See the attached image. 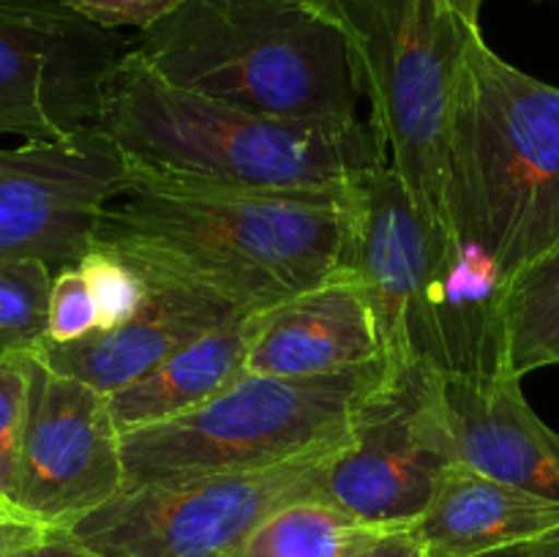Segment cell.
I'll return each mask as SVG.
<instances>
[{
	"instance_id": "6da1fadb",
	"label": "cell",
	"mask_w": 559,
	"mask_h": 557,
	"mask_svg": "<svg viewBox=\"0 0 559 557\" xmlns=\"http://www.w3.org/2000/svg\"><path fill=\"white\" fill-rule=\"evenodd\" d=\"M96 244L142 276L265 311L342 268L344 194L238 189L129 162Z\"/></svg>"
},
{
	"instance_id": "7a4b0ae2",
	"label": "cell",
	"mask_w": 559,
	"mask_h": 557,
	"mask_svg": "<svg viewBox=\"0 0 559 557\" xmlns=\"http://www.w3.org/2000/svg\"><path fill=\"white\" fill-rule=\"evenodd\" d=\"M126 158L158 173L284 194H344L388 164L374 126L289 120L164 80L134 47L115 69L102 120Z\"/></svg>"
},
{
	"instance_id": "3957f363",
	"label": "cell",
	"mask_w": 559,
	"mask_h": 557,
	"mask_svg": "<svg viewBox=\"0 0 559 557\" xmlns=\"http://www.w3.org/2000/svg\"><path fill=\"white\" fill-rule=\"evenodd\" d=\"M448 211L508 282L559 249V87L469 36L448 129Z\"/></svg>"
},
{
	"instance_id": "277c9868",
	"label": "cell",
	"mask_w": 559,
	"mask_h": 557,
	"mask_svg": "<svg viewBox=\"0 0 559 557\" xmlns=\"http://www.w3.org/2000/svg\"><path fill=\"white\" fill-rule=\"evenodd\" d=\"M136 52L173 85L289 120H355L344 33L311 0H183Z\"/></svg>"
},
{
	"instance_id": "5b68a950",
	"label": "cell",
	"mask_w": 559,
	"mask_h": 557,
	"mask_svg": "<svg viewBox=\"0 0 559 557\" xmlns=\"http://www.w3.org/2000/svg\"><path fill=\"white\" fill-rule=\"evenodd\" d=\"M349 44L369 123L420 216L459 238L448 211V129L469 25L451 0H311Z\"/></svg>"
},
{
	"instance_id": "8992f818",
	"label": "cell",
	"mask_w": 559,
	"mask_h": 557,
	"mask_svg": "<svg viewBox=\"0 0 559 557\" xmlns=\"http://www.w3.org/2000/svg\"><path fill=\"white\" fill-rule=\"evenodd\" d=\"M385 360L314 377L249 375L183 415L120 435L126 489L227 470L271 467L353 440Z\"/></svg>"
},
{
	"instance_id": "52a82bcc",
	"label": "cell",
	"mask_w": 559,
	"mask_h": 557,
	"mask_svg": "<svg viewBox=\"0 0 559 557\" xmlns=\"http://www.w3.org/2000/svg\"><path fill=\"white\" fill-rule=\"evenodd\" d=\"M344 446L271 467L126 489L58 533L104 557H240L278 508L322 497L328 462Z\"/></svg>"
},
{
	"instance_id": "ba28073f",
	"label": "cell",
	"mask_w": 559,
	"mask_h": 557,
	"mask_svg": "<svg viewBox=\"0 0 559 557\" xmlns=\"http://www.w3.org/2000/svg\"><path fill=\"white\" fill-rule=\"evenodd\" d=\"M456 462L442 375L413 364L388 371L380 391L364 404L353 440L328 462L322 500L382 528L415 524Z\"/></svg>"
},
{
	"instance_id": "9c48e42d",
	"label": "cell",
	"mask_w": 559,
	"mask_h": 557,
	"mask_svg": "<svg viewBox=\"0 0 559 557\" xmlns=\"http://www.w3.org/2000/svg\"><path fill=\"white\" fill-rule=\"evenodd\" d=\"M131 47L55 0H0V134L63 142L98 126Z\"/></svg>"
},
{
	"instance_id": "30bf717a",
	"label": "cell",
	"mask_w": 559,
	"mask_h": 557,
	"mask_svg": "<svg viewBox=\"0 0 559 557\" xmlns=\"http://www.w3.org/2000/svg\"><path fill=\"white\" fill-rule=\"evenodd\" d=\"M126 169L129 158L102 126L63 142L0 147V257H33L52 273L76 265Z\"/></svg>"
},
{
	"instance_id": "8fae6325",
	"label": "cell",
	"mask_w": 559,
	"mask_h": 557,
	"mask_svg": "<svg viewBox=\"0 0 559 557\" xmlns=\"http://www.w3.org/2000/svg\"><path fill=\"white\" fill-rule=\"evenodd\" d=\"M123 484V448L109 396L58 375L38 355L14 511L58 533L118 497Z\"/></svg>"
},
{
	"instance_id": "7c38bea8",
	"label": "cell",
	"mask_w": 559,
	"mask_h": 557,
	"mask_svg": "<svg viewBox=\"0 0 559 557\" xmlns=\"http://www.w3.org/2000/svg\"><path fill=\"white\" fill-rule=\"evenodd\" d=\"M385 360L374 309L353 271L265 309L251 344L249 375L314 377Z\"/></svg>"
},
{
	"instance_id": "4fadbf2b",
	"label": "cell",
	"mask_w": 559,
	"mask_h": 557,
	"mask_svg": "<svg viewBox=\"0 0 559 557\" xmlns=\"http://www.w3.org/2000/svg\"><path fill=\"white\" fill-rule=\"evenodd\" d=\"M459 462L559 502V431L533 410L522 377L442 375Z\"/></svg>"
},
{
	"instance_id": "5bb4252c",
	"label": "cell",
	"mask_w": 559,
	"mask_h": 557,
	"mask_svg": "<svg viewBox=\"0 0 559 557\" xmlns=\"http://www.w3.org/2000/svg\"><path fill=\"white\" fill-rule=\"evenodd\" d=\"M147 287L151 293L136 317L112 331L87 333L76 342L41 344L38 355L44 364L58 375L115 393L156 369L191 339L243 315H254L178 282L147 278Z\"/></svg>"
},
{
	"instance_id": "9a60e30c",
	"label": "cell",
	"mask_w": 559,
	"mask_h": 557,
	"mask_svg": "<svg viewBox=\"0 0 559 557\" xmlns=\"http://www.w3.org/2000/svg\"><path fill=\"white\" fill-rule=\"evenodd\" d=\"M415 528L429 557H480L557 535L559 502L456 462Z\"/></svg>"
},
{
	"instance_id": "2e32d148",
	"label": "cell",
	"mask_w": 559,
	"mask_h": 557,
	"mask_svg": "<svg viewBox=\"0 0 559 557\" xmlns=\"http://www.w3.org/2000/svg\"><path fill=\"white\" fill-rule=\"evenodd\" d=\"M262 315H243L191 339L131 386L107 393L120 435L200 407L246 375Z\"/></svg>"
},
{
	"instance_id": "e0dca14e",
	"label": "cell",
	"mask_w": 559,
	"mask_h": 557,
	"mask_svg": "<svg viewBox=\"0 0 559 557\" xmlns=\"http://www.w3.org/2000/svg\"><path fill=\"white\" fill-rule=\"evenodd\" d=\"M385 530L391 528L364 522L331 500L306 497L267 517L240 557H347Z\"/></svg>"
},
{
	"instance_id": "ac0fdd59",
	"label": "cell",
	"mask_w": 559,
	"mask_h": 557,
	"mask_svg": "<svg viewBox=\"0 0 559 557\" xmlns=\"http://www.w3.org/2000/svg\"><path fill=\"white\" fill-rule=\"evenodd\" d=\"M508 375L559 366V249L508 284Z\"/></svg>"
},
{
	"instance_id": "d6986e66",
	"label": "cell",
	"mask_w": 559,
	"mask_h": 557,
	"mask_svg": "<svg viewBox=\"0 0 559 557\" xmlns=\"http://www.w3.org/2000/svg\"><path fill=\"white\" fill-rule=\"evenodd\" d=\"M52 268L33 257H0V358L38 353L47 342Z\"/></svg>"
},
{
	"instance_id": "ffe728a7",
	"label": "cell",
	"mask_w": 559,
	"mask_h": 557,
	"mask_svg": "<svg viewBox=\"0 0 559 557\" xmlns=\"http://www.w3.org/2000/svg\"><path fill=\"white\" fill-rule=\"evenodd\" d=\"M36 358L38 353H11L0 358V502L11 513H16L14 491L31 424Z\"/></svg>"
},
{
	"instance_id": "44dd1931",
	"label": "cell",
	"mask_w": 559,
	"mask_h": 557,
	"mask_svg": "<svg viewBox=\"0 0 559 557\" xmlns=\"http://www.w3.org/2000/svg\"><path fill=\"white\" fill-rule=\"evenodd\" d=\"M76 265L87 278V287L96 300L98 331L120 328L145 306L147 293H151L147 278L115 251L93 244V249Z\"/></svg>"
},
{
	"instance_id": "7402d4cb",
	"label": "cell",
	"mask_w": 559,
	"mask_h": 557,
	"mask_svg": "<svg viewBox=\"0 0 559 557\" xmlns=\"http://www.w3.org/2000/svg\"><path fill=\"white\" fill-rule=\"evenodd\" d=\"M93 331H98V311L87 278L82 276L80 265L60 268L55 271L52 289H49V320L44 344H69Z\"/></svg>"
},
{
	"instance_id": "603a6c76",
	"label": "cell",
	"mask_w": 559,
	"mask_h": 557,
	"mask_svg": "<svg viewBox=\"0 0 559 557\" xmlns=\"http://www.w3.org/2000/svg\"><path fill=\"white\" fill-rule=\"evenodd\" d=\"M74 14L96 22V25L118 31V27H136L145 31L153 22L178 9L183 0H55Z\"/></svg>"
},
{
	"instance_id": "cb8c5ba5",
	"label": "cell",
	"mask_w": 559,
	"mask_h": 557,
	"mask_svg": "<svg viewBox=\"0 0 559 557\" xmlns=\"http://www.w3.org/2000/svg\"><path fill=\"white\" fill-rule=\"evenodd\" d=\"M347 557H429V549L415 524H402V528L385 530Z\"/></svg>"
},
{
	"instance_id": "d4e9b609",
	"label": "cell",
	"mask_w": 559,
	"mask_h": 557,
	"mask_svg": "<svg viewBox=\"0 0 559 557\" xmlns=\"http://www.w3.org/2000/svg\"><path fill=\"white\" fill-rule=\"evenodd\" d=\"M47 530L44 524L33 522V519L14 517V513H0V557H20L47 541Z\"/></svg>"
},
{
	"instance_id": "484cf974",
	"label": "cell",
	"mask_w": 559,
	"mask_h": 557,
	"mask_svg": "<svg viewBox=\"0 0 559 557\" xmlns=\"http://www.w3.org/2000/svg\"><path fill=\"white\" fill-rule=\"evenodd\" d=\"M20 557H104V555L76 544V541L69 538L66 533H49L47 541H41V544L33 546L31 552H25V555Z\"/></svg>"
},
{
	"instance_id": "4316f807",
	"label": "cell",
	"mask_w": 559,
	"mask_h": 557,
	"mask_svg": "<svg viewBox=\"0 0 559 557\" xmlns=\"http://www.w3.org/2000/svg\"><path fill=\"white\" fill-rule=\"evenodd\" d=\"M480 557H559V533L549 535V538L508 546V549H500V552H489V555H480Z\"/></svg>"
},
{
	"instance_id": "83f0119b",
	"label": "cell",
	"mask_w": 559,
	"mask_h": 557,
	"mask_svg": "<svg viewBox=\"0 0 559 557\" xmlns=\"http://www.w3.org/2000/svg\"><path fill=\"white\" fill-rule=\"evenodd\" d=\"M451 5L456 9V14L462 16V20H467L469 25H478L480 5H484V0H451Z\"/></svg>"
},
{
	"instance_id": "f1b7e54d",
	"label": "cell",
	"mask_w": 559,
	"mask_h": 557,
	"mask_svg": "<svg viewBox=\"0 0 559 557\" xmlns=\"http://www.w3.org/2000/svg\"><path fill=\"white\" fill-rule=\"evenodd\" d=\"M0 513H11V511H9V508H5V506H3V502H0ZM14 517H16V513H14Z\"/></svg>"
}]
</instances>
